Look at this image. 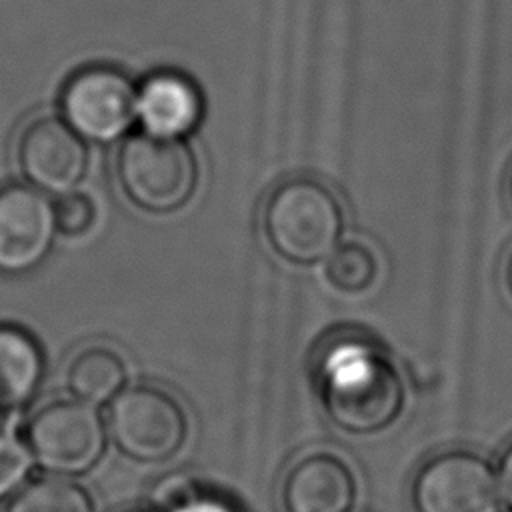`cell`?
Listing matches in <instances>:
<instances>
[{"mask_svg": "<svg viewBox=\"0 0 512 512\" xmlns=\"http://www.w3.org/2000/svg\"><path fill=\"white\" fill-rule=\"evenodd\" d=\"M322 398L332 422L352 434H372L400 414L404 386L392 362L356 340L338 342L322 360Z\"/></svg>", "mask_w": 512, "mask_h": 512, "instance_id": "obj_1", "label": "cell"}, {"mask_svg": "<svg viewBox=\"0 0 512 512\" xmlns=\"http://www.w3.org/2000/svg\"><path fill=\"white\" fill-rule=\"evenodd\" d=\"M344 228L334 192L320 180L296 176L280 182L262 208V230L270 248L300 266L330 258Z\"/></svg>", "mask_w": 512, "mask_h": 512, "instance_id": "obj_2", "label": "cell"}, {"mask_svg": "<svg viewBox=\"0 0 512 512\" xmlns=\"http://www.w3.org/2000/svg\"><path fill=\"white\" fill-rule=\"evenodd\" d=\"M116 176L132 204L152 214H170L192 198L198 164L182 140L140 132L120 146Z\"/></svg>", "mask_w": 512, "mask_h": 512, "instance_id": "obj_3", "label": "cell"}, {"mask_svg": "<svg viewBox=\"0 0 512 512\" xmlns=\"http://www.w3.org/2000/svg\"><path fill=\"white\" fill-rule=\"evenodd\" d=\"M138 88L120 68L94 64L76 70L60 94L62 120L86 142L108 144L136 118Z\"/></svg>", "mask_w": 512, "mask_h": 512, "instance_id": "obj_4", "label": "cell"}, {"mask_svg": "<svg viewBox=\"0 0 512 512\" xmlns=\"http://www.w3.org/2000/svg\"><path fill=\"white\" fill-rule=\"evenodd\" d=\"M106 424L118 450L138 462H162L174 456L186 438L180 404L154 386L122 390L108 408Z\"/></svg>", "mask_w": 512, "mask_h": 512, "instance_id": "obj_5", "label": "cell"}, {"mask_svg": "<svg viewBox=\"0 0 512 512\" xmlns=\"http://www.w3.org/2000/svg\"><path fill=\"white\" fill-rule=\"evenodd\" d=\"M104 424L94 406L58 400L42 406L26 426L32 458L48 472L74 476L90 470L104 452Z\"/></svg>", "mask_w": 512, "mask_h": 512, "instance_id": "obj_6", "label": "cell"}, {"mask_svg": "<svg viewBox=\"0 0 512 512\" xmlns=\"http://www.w3.org/2000/svg\"><path fill=\"white\" fill-rule=\"evenodd\" d=\"M498 500L494 472L472 452L452 450L432 458L414 482L418 512H498Z\"/></svg>", "mask_w": 512, "mask_h": 512, "instance_id": "obj_7", "label": "cell"}, {"mask_svg": "<svg viewBox=\"0 0 512 512\" xmlns=\"http://www.w3.org/2000/svg\"><path fill=\"white\" fill-rule=\"evenodd\" d=\"M18 166L32 188L62 196L84 178L88 150L64 120L42 116L32 120L18 138Z\"/></svg>", "mask_w": 512, "mask_h": 512, "instance_id": "obj_8", "label": "cell"}, {"mask_svg": "<svg viewBox=\"0 0 512 512\" xmlns=\"http://www.w3.org/2000/svg\"><path fill=\"white\" fill-rule=\"evenodd\" d=\"M54 232V204L44 192L24 184L0 188V272L24 274L38 266Z\"/></svg>", "mask_w": 512, "mask_h": 512, "instance_id": "obj_9", "label": "cell"}, {"mask_svg": "<svg viewBox=\"0 0 512 512\" xmlns=\"http://www.w3.org/2000/svg\"><path fill=\"white\" fill-rule=\"evenodd\" d=\"M202 112L198 86L176 70H158L138 88L136 116L150 136L182 140L196 130Z\"/></svg>", "mask_w": 512, "mask_h": 512, "instance_id": "obj_10", "label": "cell"}, {"mask_svg": "<svg viewBox=\"0 0 512 512\" xmlns=\"http://www.w3.org/2000/svg\"><path fill=\"white\" fill-rule=\"evenodd\" d=\"M356 484L348 466L332 454H310L296 462L282 486L286 512H348Z\"/></svg>", "mask_w": 512, "mask_h": 512, "instance_id": "obj_11", "label": "cell"}, {"mask_svg": "<svg viewBox=\"0 0 512 512\" xmlns=\"http://www.w3.org/2000/svg\"><path fill=\"white\" fill-rule=\"evenodd\" d=\"M44 352L20 326L0 324V410L26 406L40 390Z\"/></svg>", "mask_w": 512, "mask_h": 512, "instance_id": "obj_12", "label": "cell"}, {"mask_svg": "<svg viewBox=\"0 0 512 512\" xmlns=\"http://www.w3.org/2000/svg\"><path fill=\"white\" fill-rule=\"evenodd\" d=\"M126 382L122 358L106 346H88L68 364L66 384L78 402L88 406L114 400Z\"/></svg>", "mask_w": 512, "mask_h": 512, "instance_id": "obj_13", "label": "cell"}, {"mask_svg": "<svg viewBox=\"0 0 512 512\" xmlns=\"http://www.w3.org/2000/svg\"><path fill=\"white\" fill-rule=\"evenodd\" d=\"M6 512H94L90 496L64 478H40L22 486Z\"/></svg>", "mask_w": 512, "mask_h": 512, "instance_id": "obj_14", "label": "cell"}, {"mask_svg": "<svg viewBox=\"0 0 512 512\" xmlns=\"http://www.w3.org/2000/svg\"><path fill=\"white\" fill-rule=\"evenodd\" d=\"M376 272V258L362 244H344L336 248L326 264L328 282L348 294L370 288L376 280Z\"/></svg>", "mask_w": 512, "mask_h": 512, "instance_id": "obj_15", "label": "cell"}, {"mask_svg": "<svg viewBox=\"0 0 512 512\" xmlns=\"http://www.w3.org/2000/svg\"><path fill=\"white\" fill-rule=\"evenodd\" d=\"M32 454L16 428L0 418V500L16 494L32 470Z\"/></svg>", "mask_w": 512, "mask_h": 512, "instance_id": "obj_16", "label": "cell"}, {"mask_svg": "<svg viewBox=\"0 0 512 512\" xmlns=\"http://www.w3.org/2000/svg\"><path fill=\"white\" fill-rule=\"evenodd\" d=\"M94 204L86 194L80 192H68L62 194L54 204V218H56V230L78 236L84 234L92 222H94Z\"/></svg>", "mask_w": 512, "mask_h": 512, "instance_id": "obj_17", "label": "cell"}, {"mask_svg": "<svg viewBox=\"0 0 512 512\" xmlns=\"http://www.w3.org/2000/svg\"><path fill=\"white\" fill-rule=\"evenodd\" d=\"M194 498H198V494H194L192 480H188L184 476L164 478L158 484V488L154 490V502L164 512H174Z\"/></svg>", "mask_w": 512, "mask_h": 512, "instance_id": "obj_18", "label": "cell"}, {"mask_svg": "<svg viewBox=\"0 0 512 512\" xmlns=\"http://www.w3.org/2000/svg\"><path fill=\"white\" fill-rule=\"evenodd\" d=\"M500 492L506 498V502L512 506V446L506 450L500 462Z\"/></svg>", "mask_w": 512, "mask_h": 512, "instance_id": "obj_19", "label": "cell"}, {"mask_svg": "<svg viewBox=\"0 0 512 512\" xmlns=\"http://www.w3.org/2000/svg\"><path fill=\"white\" fill-rule=\"evenodd\" d=\"M174 512H230L222 502H216V500H210V498H194L190 500L188 504L180 506L178 510Z\"/></svg>", "mask_w": 512, "mask_h": 512, "instance_id": "obj_20", "label": "cell"}, {"mask_svg": "<svg viewBox=\"0 0 512 512\" xmlns=\"http://www.w3.org/2000/svg\"><path fill=\"white\" fill-rule=\"evenodd\" d=\"M504 280H506L508 292L512 294V252H510V254H508V258H506V266H504Z\"/></svg>", "mask_w": 512, "mask_h": 512, "instance_id": "obj_21", "label": "cell"}, {"mask_svg": "<svg viewBox=\"0 0 512 512\" xmlns=\"http://www.w3.org/2000/svg\"><path fill=\"white\" fill-rule=\"evenodd\" d=\"M508 194H510V200H512V170H510V176H508Z\"/></svg>", "mask_w": 512, "mask_h": 512, "instance_id": "obj_22", "label": "cell"}, {"mask_svg": "<svg viewBox=\"0 0 512 512\" xmlns=\"http://www.w3.org/2000/svg\"><path fill=\"white\" fill-rule=\"evenodd\" d=\"M130 512H150V510H130Z\"/></svg>", "mask_w": 512, "mask_h": 512, "instance_id": "obj_23", "label": "cell"}]
</instances>
